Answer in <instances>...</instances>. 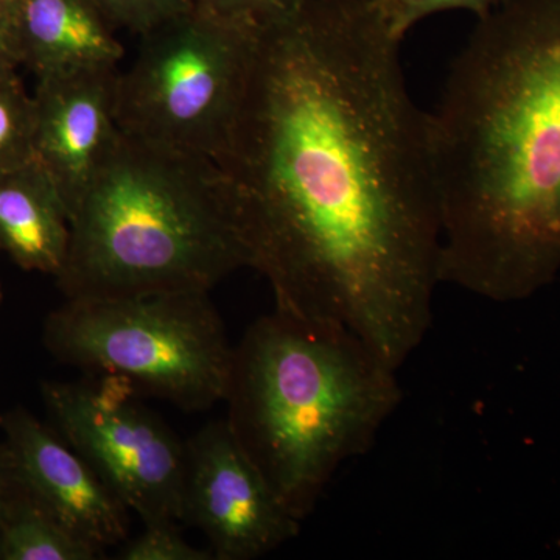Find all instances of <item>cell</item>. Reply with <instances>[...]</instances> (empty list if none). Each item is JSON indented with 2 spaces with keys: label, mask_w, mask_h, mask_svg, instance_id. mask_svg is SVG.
<instances>
[{
  "label": "cell",
  "mask_w": 560,
  "mask_h": 560,
  "mask_svg": "<svg viewBox=\"0 0 560 560\" xmlns=\"http://www.w3.org/2000/svg\"><path fill=\"white\" fill-rule=\"evenodd\" d=\"M370 0L261 28L213 158L276 308L338 324L399 371L429 334L441 208L429 113Z\"/></svg>",
  "instance_id": "cell-1"
},
{
  "label": "cell",
  "mask_w": 560,
  "mask_h": 560,
  "mask_svg": "<svg viewBox=\"0 0 560 560\" xmlns=\"http://www.w3.org/2000/svg\"><path fill=\"white\" fill-rule=\"evenodd\" d=\"M441 283L528 300L560 272V0L478 20L429 114Z\"/></svg>",
  "instance_id": "cell-2"
},
{
  "label": "cell",
  "mask_w": 560,
  "mask_h": 560,
  "mask_svg": "<svg viewBox=\"0 0 560 560\" xmlns=\"http://www.w3.org/2000/svg\"><path fill=\"white\" fill-rule=\"evenodd\" d=\"M396 374L345 327L278 308L235 346L228 425L296 521L399 408Z\"/></svg>",
  "instance_id": "cell-3"
},
{
  "label": "cell",
  "mask_w": 560,
  "mask_h": 560,
  "mask_svg": "<svg viewBox=\"0 0 560 560\" xmlns=\"http://www.w3.org/2000/svg\"><path fill=\"white\" fill-rule=\"evenodd\" d=\"M250 256L228 180L209 158L119 131L70 212L66 300L208 291Z\"/></svg>",
  "instance_id": "cell-4"
},
{
  "label": "cell",
  "mask_w": 560,
  "mask_h": 560,
  "mask_svg": "<svg viewBox=\"0 0 560 560\" xmlns=\"http://www.w3.org/2000/svg\"><path fill=\"white\" fill-rule=\"evenodd\" d=\"M44 346L61 363L114 375L186 411L224 400L234 346L208 291L66 300Z\"/></svg>",
  "instance_id": "cell-5"
},
{
  "label": "cell",
  "mask_w": 560,
  "mask_h": 560,
  "mask_svg": "<svg viewBox=\"0 0 560 560\" xmlns=\"http://www.w3.org/2000/svg\"><path fill=\"white\" fill-rule=\"evenodd\" d=\"M260 31L191 7L143 33L116 83L125 135L213 161L234 119Z\"/></svg>",
  "instance_id": "cell-6"
},
{
  "label": "cell",
  "mask_w": 560,
  "mask_h": 560,
  "mask_svg": "<svg viewBox=\"0 0 560 560\" xmlns=\"http://www.w3.org/2000/svg\"><path fill=\"white\" fill-rule=\"evenodd\" d=\"M43 397L62 440L143 525L180 522L186 442L139 400L131 383L114 375L46 382Z\"/></svg>",
  "instance_id": "cell-7"
},
{
  "label": "cell",
  "mask_w": 560,
  "mask_h": 560,
  "mask_svg": "<svg viewBox=\"0 0 560 560\" xmlns=\"http://www.w3.org/2000/svg\"><path fill=\"white\" fill-rule=\"evenodd\" d=\"M180 522L205 533L215 560L264 558L301 529L226 419L208 423L186 442Z\"/></svg>",
  "instance_id": "cell-8"
},
{
  "label": "cell",
  "mask_w": 560,
  "mask_h": 560,
  "mask_svg": "<svg viewBox=\"0 0 560 560\" xmlns=\"http://www.w3.org/2000/svg\"><path fill=\"white\" fill-rule=\"evenodd\" d=\"M0 429L18 477L66 528L103 555L128 540L130 510L75 448L24 408Z\"/></svg>",
  "instance_id": "cell-9"
},
{
  "label": "cell",
  "mask_w": 560,
  "mask_h": 560,
  "mask_svg": "<svg viewBox=\"0 0 560 560\" xmlns=\"http://www.w3.org/2000/svg\"><path fill=\"white\" fill-rule=\"evenodd\" d=\"M119 70L92 69L38 80L35 95L36 160L57 183L70 212L119 136Z\"/></svg>",
  "instance_id": "cell-10"
},
{
  "label": "cell",
  "mask_w": 560,
  "mask_h": 560,
  "mask_svg": "<svg viewBox=\"0 0 560 560\" xmlns=\"http://www.w3.org/2000/svg\"><path fill=\"white\" fill-rule=\"evenodd\" d=\"M95 0H24L11 22L22 66L36 79L117 69L125 49Z\"/></svg>",
  "instance_id": "cell-11"
},
{
  "label": "cell",
  "mask_w": 560,
  "mask_h": 560,
  "mask_svg": "<svg viewBox=\"0 0 560 560\" xmlns=\"http://www.w3.org/2000/svg\"><path fill=\"white\" fill-rule=\"evenodd\" d=\"M69 242L68 206L43 164L33 160L0 173V253L22 270L57 278Z\"/></svg>",
  "instance_id": "cell-12"
},
{
  "label": "cell",
  "mask_w": 560,
  "mask_h": 560,
  "mask_svg": "<svg viewBox=\"0 0 560 560\" xmlns=\"http://www.w3.org/2000/svg\"><path fill=\"white\" fill-rule=\"evenodd\" d=\"M105 558L103 552L75 536L44 506L21 481L11 464L9 486L0 512V560Z\"/></svg>",
  "instance_id": "cell-13"
},
{
  "label": "cell",
  "mask_w": 560,
  "mask_h": 560,
  "mask_svg": "<svg viewBox=\"0 0 560 560\" xmlns=\"http://www.w3.org/2000/svg\"><path fill=\"white\" fill-rule=\"evenodd\" d=\"M36 160L35 101L20 75L0 84V173Z\"/></svg>",
  "instance_id": "cell-14"
},
{
  "label": "cell",
  "mask_w": 560,
  "mask_h": 560,
  "mask_svg": "<svg viewBox=\"0 0 560 560\" xmlns=\"http://www.w3.org/2000/svg\"><path fill=\"white\" fill-rule=\"evenodd\" d=\"M508 0H370L394 38L404 40L418 22L442 11L466 10L477 14L478 20L499 9Z\"/></svg>",
  "instance_id": "cell-15"
},
{
  "label": "cell",
  "mask_w": 560,
  "mask_h": 560,
  "mask_svg": "<svg viewBox=\"0 0 560 560\" xmlns=\"http://www.w3.org/2000/svg\"><path fill=\"white\" fill-rule=\"evenodd\" d=\"M305 0H191V7L228 24L261 31L287 20Z\"/></svg>",
  "instance_id": "cell-16"
},
{
  "label": "cell",
  "mask_w": 560,
  "mask_h": 560,
  "mask_svg": "<svg viewBox=\"0 0 560 560\" xmlns=\"http://www.w3.org/2000/svg\"><path fill=\"white\" fill-rule=\"evenodd\" d=\"M120 560H213L212 552L191 547L176 523H149L136 539L120 545Z\"/></svg>",
  "instance_id": "cell-17"
},
{
  "label": "cell",
  "mask_w": 560,
  "mask_h": 560,
  "mask_svg": "<svg viewBox=\"0 0 560 560\" xmlns=\"http://www.w3.org/2000/svg\"><path fill=\"white\" fill-rule=\"evenodd\" d=\"M113 22L142 36L191 9V0H95Z\"/></svg>",
  "instance_id": "cell-18"
},
{
  "label": "cell",
  "mask_w": 560,
  "mask_h": 560,
  "mask_svg": "<svg viewBox=\"0 0 560 560\" xmlns=\"http://www.w3.org/2000/svg\"><path fill=\"white\" fill-rule=\"evenodd\" d=\"M22 66L13 31L7 22L0 21V84L18 77Z\"/></svg>",
  "instance_id": "cell-19"
},
{
  "label": "cell",
  "mask_w": 560,
  "mask_h": 560,
  "mask_svg": "<svg viewBox=\"0 0 560 560\" xmlns=\"http://www.w3.org/2000/svg\"><path fill=\"white\" fill-rule=\"evenodd\" d=\"M11 474V463L5 444L0 442V512H2L3 497H5L7 486H9Z\"/></svg>",
  "instance_id": "cell-20"
},
{
  "label": "cell",
  "mask_w": 560,
  "mask_h": 560,
  "mask_svg": "<svg viewBox=\"0 0 560 560\" xmlns=\"http://www.w3.org/2000/svg\"><path fill=\"white\" fill-rule=\"evenodd\" d=\"M22 2L24 0H0V21L7 22L11 27Z\"/></svg>",
  "instance_id": "cell-21"
},
{
  "label": "cell",
  "mask_w": 560,
  "mask_h": 560,
  "mask_svg": "<svg viewBox=\"0 0 560 560\" xmlns=\"http://www.w3.org/2000/svg\"><path fill=\"white\" fill-rule=\"evenodd\" d=\"M2 296H3V293H2V285H0V302H2Z\"/></svg>",
  "instance_id": "cell-22"
}]
</instances>
